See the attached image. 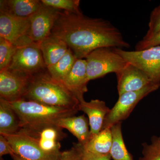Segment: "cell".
I'll return each instance as SVG.
<instances>
[{
    "label": "cell",
    "mask_w": 160,
    "mask_h": 160,
    "mask_svg": "<svg viewBox=\"0 0 160 160\" xmlns=\"http://www.w3.org/2000/svg\"><path fill=\"white\" fill-rule=\"evenodd\" d=\"M9 141L14 153L25 160H57L60 154L46 153L34 138L22 130L14 134H1Z\"/></svg>",
    "instance_id": "obj_8"
},
{
    "label": "cell",
    "mask_w": 160,
    "mask_h": 160,
    "mask_svg": "<svg viewBox=\"0 0 160 160\" xmlns=\"http://www.w3.org/2000/svg\"><path fill=\"white\" fill-rule=\"evenodd\" d=\"M79 109L88 116L91 138L102 131L104 121L110 109L102 100H92L87 102L83 99L79 102Z\"/></svg>",
    "instance_id": "obj_13"
},
{
    "label": "cell",
    "mask_w": 160,
    "mask_h": 160,
    "mask_svg": "<svg viewBox=\"0 0 160 160\" xmlns=\"http://www.w3.org/2000/svg\"><path fill=\"white\" fill-rule=\"evenodd\" d=\"M14 153L12 146L5 137L0 134V157L9 154L10 156Z\"/></svg>",
    "instance_id": "obj_28"
},
{
    "label": "cell",
    "mask_w": 160,
    "mask_h": 160,
    "mask_svg": "<svg viewBox=\"0 0 160 160\" xmlns=\"http://www.w3.org/2000/svg\"><path fill=\"white\" fill-rule=\"evenodd\" d=\"M21 129L16 112L8 101L0 98V134H14Z\"/></svg>",
    "instance_id": "obj_18"
},
{
    "label": "cell",
    "mask_w": 160,
    "mask_h": 160,
    "mask_svg": "<svg viewBox=\"0 0 160 160\" xmlns=\"http://www.w3.org/2000/svg\"><path fill=\"white\" fill-rule=\"evenodd\" d=\"M85 59L89 81L103 77L108 73H116L127 64L113 48L109 47L95 49Z\"/></svg>",
    "instance_id": "obj_5"
},
{
    "label": "cell",
    "mask_w": 160,
    "mask_h": 160,
    "mask_svg": "<svg viewBox=\"0 0 160 160\" xmlns=\"http://www.w3.org/2000/svg\"><path fill=\"white\" fill-rule=\"evenodd\" d=\"M23 99L47 106L79 109L77 98L62 82L52 77L47 69L32 77Z\"/></svg>",
    "instance_id": "obj_2"
},
{
    "label": "cell",
    "mask_w": 160,
    "mask_h": 160,
    "mask_svg": "<svg viewBox=\"0 0 160 160\" xmlns=\"http://www.w3.org/2000/svg\"><path fill=\"white\" fill-rule=\"evenodd\" d=\"M38 44L47 68L57 63L69 49L64 41L52 34Z\"/></svg>",
    "instance_id": "obj_17"
},
{
    "label": "cell",
    "mask_w": 160,
    "mask_h": 160,
    "mask_svg": "<svg viewBox=\"0 0 160 160\" xmlns=\"http://www.w3.org/2000/svg\"><path fill=\"white\" fill-rule=\"evenodd\" d=\"M89 82L86 60L78 59L62 82L80 102L84 99V95L88 91L87 85Z\"/></svg>",
    "instance_id": "obj_14"
},
{
    "label": "cell",
    "mask_w": 160,
    "mask_h": 160,
    "mask_svg": "<svg viewBox=\"0 0 160 160\" xmlns=\"http://www.w3.org/2000/svg\"><path fill=\"white\" fill-rule=\"evenodd\" d=\"M17 48L16 45L0 37V70L9 67Z\"/></svg>",
    "instance_id": "obj_22"
},
{
    "label": "cell",
    "mask_w": 160,
    "mask_h": 160,
    "mask_svg": "<svg viewBox=\"0 0 160 160\" xmlns=\"http://www.w3.org/2000/svg\"><path fill=\"white\" fill-rule=\"evenodd\" d=\"M51 34L64 41L77 59L102 47L129 48L118 29L109 21L61 11Z\"/></svg>",
    "instance_id": "obj_1"
},
{
    "label": "cell",
    "mask_w": 160,
    "mask_h": 160,
    "mask_svg": "<svg viewBox=\"0 0 160 160\" xmlns=\"http://www.w3.org/2000/svg\"><path fill=\"white\" fill-rule=\"evenodd\" d=\"M43 5L75 14L82 13L80 11V0H42Z\"/></svg>",
    "instance_id": "obj_23"
},
{
    "label": "cell",
    "mask_w": 160,
    "mask_h": 160,
    "mask_svg": "<svg viewBox=\"0 0 160 160\" xmlns=\"http://www.w3.org/2000/svg\"><path fill=\"white\" fill-rule=\"evenodd\" d=\"M115 74L119 96L126 92L138 91L152 83H155L142 70L128 62Z\"/></svg>",
    "instance_id": "obj_11"
},
{
    "label": "cell",
    "mask_w": 160,
    "mask_h": 160,
    "mask_svg": "<svg viewBox=\"0 0 160 160\" xmlns=\"http://www.w3.org/2000/svg\"><path fill=\"white\" fill-rule=\"evenodd\" d=\"M60 12L61 10L43 4L29 18V37L32 41L38 43L51 34Z\"/></svg>",
    "instance_id": "obj_10"
},
{
    "label": "cell",
    "mask_w": 160,
    "mask_h": 160,
    "mask_svg": "<svg viewBox=\"0 0 160 160\" xmlns=\"http://www.w3.org/2000/svg\"><path fill=\"white\" fill-rule=\"evenodd\" d=\"M84 154L83 146L78 143L74 144L71 149L62 152L57 160H83Z\"/></svg>",
    "instance_id": "obj_26"
},
{
    "label": "cell",
    "mask_w": 160,
    "mask_h": 160,
    "mask_svg": "<svg viewBox=\"0 0 160 160\" xmlns=\"http://www.w3.org/2000/svg\"><path fill=\"white\" fill-rule=\"evenodd\" d=\"M55 125L69 130L83 146L91 138L89 120L84 115L62 118L57 121Z\"/></svg>",
    "instance_id": "obj_15"
},
{
    "label": "cell",
    "mask_w": 160,
    "mask_h": 160,
    "mask_svg": "<svg viewBox=\"0 0 160 160\" xmlns=\"http://www.w3.org/2000/svg\"><path fill=\"white\" fill-rule=\"evenodd\" d=\"M78 59L70 49L66 54L53 66L47 67V71L52 77L62 82L68 75Z\"/></svg>",
    "instance_id": "obj_21"
},
{
    "label": "cell",
    "mask_w": 160,
    "mask_h": 160,
    "mask_svg": "<svg viewBox=\"0 0 160 160\" xmlns=\"http://www.w3.org/2000/svg\"><path fill=\"white\" fill-rule=\"evenodd\" d=\"M112 144L111 128H106L92 138L83 147L86 151L97 154L110 155Z\"/></svg>",
    "instance_id": "obj_19"
},
{
    "label": "cell",
    "mask_w": 160,
    "mask_h": 160,
    "mask_svg": "<svg viewBox=\"0 0 160 160\" xmlns=\"http://www.w3.org/2000/svg\"><path fill=\"white\" fill-rule=\"evenodd\" d=\"M17 46V49L7 69L30 77L47 69L38 43L27 37Z\"/></svg>",
    "instance_id": "obj_4"
},
{
    "label": "cell",
    "mask_w": 160,
    "mask_h": 160,
    "mask_svg": "<svg viewBox=\"0 0 160 160\" xmlns=\"http://www.w3.org/2000/svg\"><path fill=\"white\" fill-rule=\"evenodd\" d=\"M111 156L109 154H97L84 150L83 160H111Z\"/></svg>",
    "instance_id": "obj_29"
},
{
    "label": "cell",
    "mask_w": 160,
    "mask_h": 160,
    "mask_svg": "<svg viewBox=\"0 0 160 160\" xmlns=\"http://www.w3.org/2000/svg\"><path fill=\"white\" fill-rule=\"evenodd\" d=\"M160 86V84L152 83L138 91L126 92L119 96L117 102L106 116L102 129L111 128L126 119L141 100L157 90Z\"/></svg>",
    "instance_id": "obj_6"
},
{
    "label": "cell",
    "mask_w": 160,
    "mask_h": 160,
    "mask_svg": "<svg viewBox=\"0 0 160 160\" xmlns=\"http://www.w3.org/2000/svg\"><path fill=\"white\" fill-rule=\"evenodd\" d=\"M142 157L138 160H160V135L151 138L149 144H142Z\"/></svg>",
    "instance_id": "obj_24"
},
{
    "label": "cell",
    "mask_w": 160,
    "mask_h": 160,
    "mask_svg": "<svg viewBox=\"0 0 160 160\" xmlns=\"http://www.w3.org/2000/svg\"><path fill=\"white\" fill-rule=\"evenodd\" d=\"M149 29L143 39H147L160 32V4L150 14L149 22Z\"/></svg>",
    "instance_id": "obj_25"
},
{
    "label": "cell",
    "mask_w": 160,
    "mask_h": 160,
    "mask_svg": "<svg viewBox=\"0 0 160 160\" xmlns=\"http://www.w3.org/2000/svg\"><path fill=\"white\" fill-rule=\"evenodd\" d=\"M122 122L118 123L111 128L112 144L110 155L113 160H133L125 145L122 132Z\"/></svg>",
    "instance_id": "obj_20"
},
{
    "label": "cell",
    "mask_w": 160,
    "mask_h": 160,
    "mask_svg": "<svg viewBox=\"0 0 160 160\" xmlns=\"http://www.w3.org/2000/svg\"><path fill=\"white\" fill-rule=\"evenodd\" d=\"M42 5L38 0H1L0 12L14 17L30 18Z\"/></svg>",
    "instance_id": "obj_16"
},
{
    "label": "cell",
    "mask_w": 160,
    "mask_h": 160,
    "mask_svg": "<svg viewBox=\"0 0 160 160\" xmlns=\"http://www.w3.org/2000/svg\"><path fill=\"white\" fill-rule=\"evenodd\" d=\"M115 51L145 72L155 83L160 84V46L141 51H128L113 48Z\"/></svg>",
    "instance_id": "obj_7"
},
{
    "label": "cell",
    "mask_w": 160,
    "mask_h": 160,
    "mask_svg": "<svg viewBox=\"0 0 160 160\" xmlns=\"http://www.w3.org/2000/svg\"><path fill=\"white\" fill-rule=\"evenodd\" d=\"M11 156L13 160H25L23 159L22 158L20 157L19 156H18V155L15 154V153L12 155Z\"/></svg>",
    "instance_id": "obj_30"
},
{
    "label": "cell",
    "mask_w": 160,
    "mask_h": 160,
    "mask_svg": "<svg viewBox=\"0 0 160 160\" xmlns=\"http://www.w3.org/2000/svg\"><path fill=\"white\" fill-rule=\"evenodd\" d=\"M9 102L19 118L21 129L30 132L55 125L60 119L75 116L79 111L78 109L47 106L24 99Z\"/></svg>",
    "instance_id": "obj_3"
},
{
    "label": "cell",
    "mask_w": 160,
    "mask_h": 160,
    "mask_svg": "<svg viewBox=\"0 0 160 160\" xmlns=\"http://www.w3.org/2000/svg\"><path fill=\"white\" fill-rule=\"evenodd\" d=\"M29 18L14 17L0 12V37L17 45L29 37Z\"/></svg>",
    "instance_id": "obj_12"
},
{
    "label": "cell",
    "mask_w": 160,
    "mask_h": 160,
    "mask_svg": "<svg viewBox=\"0 0 160 160\" xmlns=\"http://www.w3.org/2000/svg\"><path fill=\"white\" fill-rule=\"evenodd\" d=\"M160 46V32L147 39H142L138 42L135 47L136 51H141L154 46Z\"/></svg>",
    "instance_id": "obj_27"
},
{
    "label": "cell",
    "mask_w": 160,
    "mask_h": 160,
    "mask_svg": "<svg viewBox=\"0 0 160 160\" xmlns=\"http://www.w3.org/2000/svg\"><path fill=\"white\" fill-rule=\"evenodd\" d=\"M31 78L7 68L0 70V98L9 102L22 99Z\"/></svg>",
    "instance_id": "obj_9"
}]
</instances>
